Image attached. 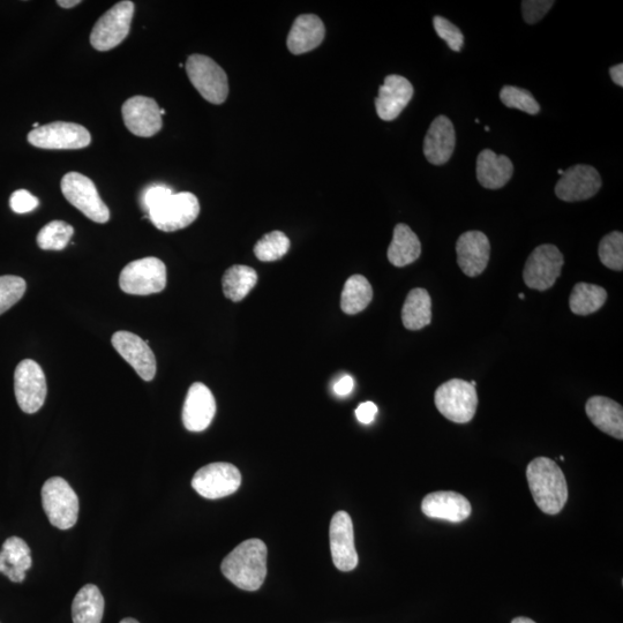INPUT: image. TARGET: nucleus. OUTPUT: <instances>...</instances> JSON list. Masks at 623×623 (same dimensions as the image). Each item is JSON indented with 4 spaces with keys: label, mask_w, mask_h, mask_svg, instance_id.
Segmentation results:
<instances>
[{
    "label": "nucleus",
    "mask_w": 623,
    "mask_h": 623,
    "mask_svg": "<svg viewBox=\"0 0 623 623\" xmlns=\"http://www.w3.org/2000/svg\"><path fill=\"white\" fill-rule=\"evenodd\" d=\"M222 573L236 587L257 591L267 576V546L260 539L245 540L222 562Z\"/></svg>",
    "instance_id": "1"
},
{
    "label": "nucleus",
    "mask_w": 623,
    "mask_h": 623,
    "mask_svg": "<svg viewBox=\"0 0 623 623\" xmlns=\"http://www.w3.org/2000/svg\"><path fill=\"white\" fill-rule=\"evenodd\" d=\"M527 479L536 505L547 515H557L567 504L568 486L559 465L547 457H537L527 468Z\"/></svg>",
    "instance_id": "2"
},
{
    "label": "nucleus",
    "mask_w": 623,
    "mask_h": 623,
    "mask_svg": "<svg viewBox=\"0 0 623 623\" xmlns=\"http://www.w3.org/2000/svg\"><path fill=\"white\" fill-rule=\"evenodd\" d=\"M42 505L49 522L60 530L74 527L79 517V498L64 478L52 477L42 487Z\"/></svg>",
    "instance_id": "3"
},
{
    "label": "nucleus",
    "mask_w": 623,
    "mask_h": 623,
    "mask_svg": "<svg viewBox=\"0 0 623 623\" xmlns=\"http://www.w3.org/2000/svg\"><path fill=\"white\" fill-rule=\"evenodd\" d=\"M434 402L440 414L456 424H467L474 419L478 407L476 387L470 382L453 379L435 392Z\"/></svg>",
    "instance_id": "4"
},
{
    "label": "nucleus",
    "mask_w": 623,
    "mask_h": 623,
    "mask_svg": "<svg viewBox=\"0 0 623 623\" xmlns=\"http://www.w3.org/2000/svg\"><path fill=\"white\" fill-rule=\"evenodd\" d=\"M119 287L127 295L159 294L167 287V267L153 257L132 261L120 273Z\"/></svg>",
    "instance_id": "5"
},
{
    "label": "nucleus",
    "mask_w": 623,
    "mask_h": 623,
    "mask_svg": "<svg viewBox=\"0 0 623 623\" xmlns=\"http://www.w3.org/2000/svg\"><path fill=\"white\" fill-rule=\"evenodd\" d=\"M191 84L209 103L220 105L228 99V75L212 58L192 55L185 64Z\"/></svg>",
    "instance_id": "6"
},
{
    "label": "nucleus",
    "mask_w": 623,
    "mask_h": 623,
    "mask_svg": "<svg viewBox=\"0 0 623 623\" xmlns=\"http://www.w3.org/2000/svg\"><path fill=\"white\" fill-rule=\"evenodd\" d=\"M134 11V3L124 0L105 12L90 34L93 48L104 52L118 47L129 36Z\"/></svg>",
    "instance_id": "7"
},
{
    "label": "nucleus",
    "mask_w": 623,
    "mask_h": 623,
    "mask_svg": "<svg viewBox=\"0 0 623 623\" xmlns=\"http://www.w3.org/2000/svg\"><path fill=\"white\" fill-rule=\"evenodd\" d=\"M60 187L65 199L89 220L100 224L109 222V208L101 199L92 179L79 172H69L63 177Z\"/></svg>",
    "instance_id": "8"
},
{
    "label": "nucleus",
    "mask_w": 623,
    "mask_h": 623,
    "mask_svg": "<svg viewBox=\"0 0 623 623\" xmlns=\"http://www.w3.org/2000/svg\"><path fill=\"white\" fill-rule=\"evenodd\" d=\"M200 214L199 200L193 193L171 194L162 204L149 210V220L164 232H175L189 227Z\"/></svg>",
    "instance_id": "9"
},
{
    "label": "nucleus",
    "mask_w": 623,
    "mask_h": 623,
    "mask_svg": "<svg viewBox=\"0 0 623 623\" xmlns=\"http://www.w3.org/2000/svg\"><path fill=\"white\" fill-rule=\"evenodd\" d=\"M565 265L564 255L557 246L544 244L536 247L525 262L523 280L530 289L545 291L553 287Z\"/></svg>",
    "instance_id": "10"
},
{
    "label": "nucleus",
    "mask_w": 623,
    "mask_h": 623,
    "mask_svg": "<svg viewBox=\"0 0 623 623\" xmlns=\"http://www.w3.org/2000/svg\"><path fill=\"white\" fill-rule=\"evenodd\" d=\"M14 392L22 411L33 415L47 399L48 386L42 367L32 359H25L14 373Z\"/></svg>",
    "instance_id": "11"
},
{
    "label": "nucleus",
    "mask_w": 623,
    "mask_h": 623,
    "mask_svg": "<svg viewBox=\"0 0 623 623\" xmlns=\"http://www.w3.org/2000/svg\"><path fill=\"white\" fill-rule=\"evenodd\" d=\"M28 142L41 149L75 150L88 147L92 137L82 125L55 122L34 129L28 134Z\"/></svg>",
    "instance_id": "12"
},
{
    "label": "nucleus",
    "mask_w": 623,
    "mask_h": 623,
    "mask_svg": "<svg viewBox=\"0 0 623 623\" xmlns=\"http://www.w3.org/2000/svg\"><path fill=\"white\" fill-rule=\"evenodd\" d=\"M242 485V475L230 463L217 462L206 465L197 471L192 479V487L201 497L215 500L236 493Z\"/></svg>",
    "instance_id": "13"
},
{
    "label": "nucleus",
    "mask_w": 623,
    "mask_h": 623,
    "mask_svg": "<svg viewBox=\"0 0 623 623\" xmlns=\"http://www.w3.org/2000/svg\"><path fill=\"white\" fill-rule=\"evenodd\" d=\"M602 187V178L594 167L588 164H577L564 171L557 185L555 194L565 202L589 200Z\"/></svg>",
    "instance_id": "14"
},
{
    "label": "nucleus",
    "mask_w": 623,
    "mask_h": 623,
    "mask_svg": "<svg viewBox=\"0 0 623 623\" xmlns=\"http://www.w3.org/2000/svg\"><path fill=\"white\" fill-rule=\"evenodd\" d=\"M329 540L335 567L341 572L354 570L358 565V553L354 523L348 513L339 512L333 516L329 527Z\"/></svg>",
    "instance_id": "15"
},
{
    "label": "nucleus",
    "mask_w": 623,
    "mask_h": 623,
    "mask_svg": "<svg viewBox=\"0 0 623 623\" xmlns=\"http://www.w3.org/2000/svg\"><path fill=\"white\" fill-rule=\"evenodd\" d=\"M122 112L127 130L137 137H154L162 130L161 108L150 97H131L123 104Z\"/></svg>",
    "instance_id": "16"
},
{
    "label": "nucleus",
    "mask_w": 623,
    "mask_h": 623,
    "mask_svg": "<svg viewBox=\"0 0 623 623\" xmlns=\"http://www.w3.org/2000/svg\"><path fill=\"white\" fill-rule=\"evenodd\" d=\"M111 342L118 354L133 367L142 380L152 381L155 378L156 358L148 342L124 330L115 333Z\"/></svg>",
    "instance_id": "17"
},
{
    "label": "nucleus",
    "mask_w": 623,
    "mask_h": 623,
    "mask_svg": "<svg viewBox=\"0 0 623 623\" xmlns=\"http://www.w3.org/2000/svg\"><path fill=\"white\" fill-rule=\"evenodd\" d=\"M216 414V401L210 389L195 382L187 393L183 408V424L190 432H202L212 424Z\"/></svg>",
    "instance_id": "18"
},
{
    "label": "nucleus",
    "mask_w": 623,
    "mask_h": 623,
    "mask_svg": "<svg viewBox=\"0 0 623 623\" xmlns=\"http://www.w3.org/2000/svg\"><path fill=\"white\" fill-rule=\"evenodd\" d=\"M457 264L469 277L484 273L490 261L491 244L489 238L480 231H468L456 243Z\"/></svg>",
    "instance_id": "19"
},
{
    "label": "nucleus",
    "mask_w": 623,
    "mask_h": 623,
    "mask_svg": "<svg viewBox=\"0 0 623 623\" xmlns=\"http://www.w3.org/2000/svg\"><path fill=\"white\" fill-rule=\"evenodd\" d=\"M412 97H414V87L408 79L401 75H388L375 99L378 116L385 122H392L407 108Z\"/></svg>",
    "instance_id": "20"
},
{
    "label": "nucleus",
    "mask_w": 623,
    "mask_h": 623,
    "mask_svg": "<svg viewBox=\"0 0 623 623\" xmlns=\"http://www.w3.org/2000/svg\"><path fill=\"white\" fill-rule=\"evenodd\" d=\"M422 510L430 519H440L460 523L472 513L470 501L462 494L450 491L433 492L426 495Z\"/></svg>",
    "instance_id": "21"
},
{
    "label": "nucleus",
    "mask_w": 623,
    "mask_h": 623,
    "mask_svg": "<svg viewBox=\"0 0 623 623\" xmlns=\"http://www.w3.org/2000/svg\"><path fill=\"white\" fill-rule=\"evenodd\" d=\"M456 134L452 120L446 116L435 118L424 140V155L431 164H446L453 156Z\"/></svg>",
    "instance_id": "22"
},
{
    "label": "nucleus",
    "mask_w": 623,
    "mask_h": 623,
    "mask_svg": "<svg viewBox=\"0 0 623 623\" xmlns=\"http://www.w3.org/2000/svg\"><path fill=\"white\" fill-rule=\"evenodd\" d=\"M326 28L317 15L303 14L295 20L288 35V48L291 54L303 55L317 49L324 42Z\"/></svg>",
    "instance_id": "23"
},
{
    "label": "nucleus",
    "mask_w": 623,
    "mask_h": 623,
    "mask_svg": "<svg viewBox=\"0 0 623 623\" xmlns=\"http://www.w3.org/2000/svg\"><path fill=\"white\" fill-rule=\"evenodd\" d=\"M514 174V165L506 155H498L491 149H484L477 159V179L489 190H499L508 184Z\"/></svg>",
    "instance_id": "24"
},
{
    "label": "nucleus",
    "mask_w": 623,
    "mask_h": 623,
    "mask_svg": "<svg viewBox=\"0 0 623 623\" xmlns=\"http://www.w3.org/2000/svg\"><path fill=\"white\" fill-rule=\"evenodd\" d=\"M585 411L597 429L615 439H623V409L619 403L609 397L594 396L585 405Z\"/></svg>",
    "instance_id": "25"
},
{
    "label": "nucleus",
    "mask_w": 623,
    "mask_h": 623,
    "mask_svg": "<svg viewBox=\"0 0 623 623\" xmlns=\"http://www.w3.org/2000/svg\"><path fill=\"white\" fill-rule=\"evenodd\" d=\"M30 553L32 552L24 539L19 537L6 539L0 551V573L9 577L11 582H24L27 570L33 565Z\"/></svg>",
    "instance_id": "26"
},
{
    "label": "nucleus",
    "mask_w": 623,
    "mask_h": 623,
    "mask_svg": "<svg viewBox=\"0 0 623 623\" xmlns=\"http://www.w3.org/2000/svg\"><path fill=\"white\" fill-rule=\"evenodd\" d=\"M420 254L422 244L415 232L407 224H397L387 252L390 264L402 268L414 264Z\"/></svg>",
    "instance_id": "27"
},
{
    "label": "nucleus",
    "mask_w": 623,
    "mask_h": 623,
    "mask_svg": "<svg viewBox=\"0 0 623 623\" xmlns=\"http://www.w3.org/2000/svg\"><path fill=\"white\" fill-rule=\"evenodd\" d=\"M103 614L104 598L100 589L94 584L85 585L73 600V623H101Z\"/></svg>",
    "instance_id": "28"
},
{
    "label": "nucleus",
    "mask_w": 623,
    "mask_h": 623,
    "mask_svg": "<svg viewBox=\"0 0 623 623\" xmlns=\"http://www.w3.org/2000/svg\"><path fill=\"white\" fill-rule=\"evenodd\" d=\"M432 321V299L425 289L409 292L402 309V322L409 330H419L429 326Z\"/></svg>",
    "instance_id": "29"
},
{
    "label": "nucleus",
    "mask_w": 623,
    "mask_h": 623,
    "mask_svg": "<svg viewBox=\"0 0 623 623\" xmlns=\"http://www.w3.org/2000/svg\"><path fill=\"white\" fill-rule=\"evenodd\" d=\"M258 274L251 267L235 265L230 267L223 276V292L232 302H240L257 285Z\"/></svg>",
    "instance_id": "30"
},
{
    "label": "nucleus",
    "mask_w": 623,
    "mask_h": 623,
    "mask_svg": "<svg viewBox=\"0 0 623 623\" xmlns=\"http://www.w3.org/2000/svg\"><path fill=\"white\" fill-rule=\"evenodd\" d=\"M607 292L599 285L589 283H577L570 294V310L576 315H589L596 313L606 303Z\"/></svg>",
    "instance_id": "31"
},
{
    "label": "nucleus",
    "mask_w": 623,
    "mask_h": 623,
    "mask_svg": "<svg viewBox=\"0 0 623 623\" xmlns=\"http://www.w3.org/2000/svg\"><path fill=\"white\" fill-rule=\"evenodd\" d=\"M373 298V289L366 277L362 275L351 276L345 282L341 298V307L344 313L349 315L358 314L370 305Z\"/></svg>",
    "instance_id": "32"
},
{
    "label": "nucleus",
    "mask_w": 623,
    "mask_h": 623,
    "mask_svg": "<svg viewBox=\"0 0 623 623\" xmlns=\"http://www.w3.org/2000/svg\"><path fill=\"white\" fill-rule=\"evenodd\" d=\"M74 235L72 225L63 221H52L37 235V245L44 251H62Z\"/></svg>",
    "instance_id": "33"
},
{
    "label": "nucleus",
    "mask_w": 623,
    "mask_h": 623,
    "mask_svg": "<svg viewBox=\"0 0 623 623\" xmlns=\"http://www.w3.org/2000/svg\"><path fill=\"white\" fill-rule=\"evenodd\" d=\"M289 249V238L281 231H273L255 244L254 254L260 261L273 262L282 259Z\"/></svg>",
    "instance_id": "34"
},
{
    "label": "nucleus",
    "mask_w": 623,
    "mask_h": 623,
    "mask_svg": "<svg viewBox=\"0 0 623 623\" xmlns=\"http://www.w3.org/2000/svg\"><path fill=\"white\" fill-rule=\"evenodd\" d=\"M599 259L602 264L615 272L623 269V235L622 232L613 231L605 236L599 243Z\"/></svg>",
    "instance_id": "35"
},
{
    "label": "nucleus",
    "mask_w": 623,
    "mask_h": 623,
    "mask_svg": "<svg viewBox=\"0 0 623 623\" xmlns=\"http://www.w3.org/2000/svg\"><path fill=\"white\" fill-rule=\"evenodd\" d=\"M500 100L507 108L521 110L532 116L540 111L539 103L527 89L505 86L501 89Z\"/></svg>",
    "instance_id": "36"
},
{
    "label": "nucleus",
    "mask_w": 623,
    "mask_h": 623,
    "mask_svg": "<svg viewBox=\"0 0 623 623\" xmlns=\"http://www.w3.org/2000/svg\"><path fill=\"white\" fill-rule=\"evenodd\" d=\"M27 284L22 277L6 275L0 276V315L9 311L11 307L24 297Z\"/></svg>",
    "instance_id": "37"
},
{
    "label": "nucleus",
    "mask_w": 623,
    "mask_h": 623,
    "mask_svg": "<svg viewBox=\"0 0 623 623\" xmlns=\"http://www.w3.org/2000/svg\"><path fill=\"white\" fill-rule=\"evenodd\" d=\"M433 26L435 32L439 35L440 39L444 40L450 49L456 52H460L464 45V36L461 29L444 17H434Z\"/></svg>",
    "instance_id": "38"
},
{
    "label": "nucleus",
    "mask_w": 623,
    "mask_h": 623,
    "mask_svg": "<svg viewBox=\"0 0 623 623\" xmlns=\"http://www.w3.org/2000/svg\"><path fill=\"white\" fill-rule=\"evenodd\" d=\"M554 5L553 0H524L522 13L525 22L530 25L537 24L542 20Z\"/></svg>",
    "instance_id": "39"
},
{
    "label": "nucleus",
    "mask_w": 623,
    "mask_h": 623,
    "mask_svg": "<svg viewBox=\"0 0 623 623\" xmlns=\"http://www.w3.org/2000/svg\"><path fill=\"white\" fill-rule=\"evenodd\" d=\"M40 201L27 190H18L11 195L10 206L14 213L27 214L39 207Z\"/></svg>",
    "instance_id": "40"
},
{
    "label": "nucleus",
    "mask_w": 623,
    "mask_h": 623,
    "mask_svg": "<svg viewBox=\"0 0 623 623\" xmlns=\"http://www.w3.org/2000/svg\"><path fill=\"white\" fill-rule=\"evenodd\" d=\"M171 194H174L167 185H153L142 193V206L145 207L147 213L150 209L159 206L165 199H168Z\"/></svg>",
    "instance_id": "41"
},
{
    "label": "nucleus",
    "mask_w": 623,
    "mask_h": 623,
    "mask_svg": "<svg viewBox=\"0 0 623 623\" xmlns=\"http://www.w3.org/2000/svg\"><path fill=\"white\" fill-rule=\"evenodd\" d=\"M378 414V407L373 402H364L356 410V417L360 423L369 425Z\"/></svg>",
    "instance_id": "42"
},
{
    "label": "nucleus",
    "mask_w": 623,
    "mask_h": 623,
    "mask_svg": "<svg viewBox=\"0 0 623 623\" xmlns=\"http://www.w3.org/2000/svg\"><path fill=\"white\" fill-rule=\"evenodd\" d=\"M354 379L350 377V375H344L339 381L334 385V392L339 396H347L354 389Z\"/></svg>",
    "instance_id": "43"
},
{
    "label": "nucleus",
    "mask_w": 623,
    "mask_h": 623,
    "mask_svg": "<svg viewBox=\"0 0 623 623\" xmlns=\"http://www.w3.org/2000/svg\"><path fill=\"white\" fill-rule=\"evenodd\" d=\"M610 74L614 84L623 87V65L618 64L611 67Z\"/></svg>",
    "instance_id": "44"
},
{
    "label": "nucleus",
    "mask_w": 623,
    "mask_h": 623,
    "mask_svg": "<svg viewBox=\"0 0 623 623\" xmlns=\"http://www.w3.org/2000/svg\"><path fill=\"white\" fill-rule=\"evenodd\" d=\"M57 4L60 7H63V9H72V7H75L79 4H81L80 0H62V2H57Z\"/></svg>",
    "instance_id": "45"
},
{
    "label": "nucleus",
    "mask_w": 623,
    "mask_h": 623,
    "mask_svg": "<svg viewBox=\"0 0 623 623\" xmlns=\"http://www.w3.org/2000/svg\"><path fill=\"white\" fill-rule=\"evenodd\" d=\"M512 623H536L534 620H531L529 618H524V617H519V618H515Z\"/></svg>",
    "instance_id": "46"
},
{
    "label": "nucleus",
    "mask_w": 623,
    "mask_h": 623,
    "mask_svg": "<svg viewBox=\"0 0 623 623\" xmlns=\"http://www.w3.org/2000/svg\"><path fill=\"white\" fill-rule=\"evenodd\" d=\"M119 623H139V621L132 619V618H126L122 621H120Z\"/></svg>",
    "instance_id": "47"
},
{
    "label": "nucleus",
    "mask_w": 623,
    "mask_h": 623,
    "mask_svg": "<svg viewBox=\"0 0 623 623\" xmlns=\"http://www.w3.org/2000/svg\"><path fill=\"white\" fill-rule=\"evenodd\" d=\"M558 174H559L560 176L564 175V170L559 169V170H558Z\"/></svg>",
    "instance_id": "48"
},
{
    "label": "nucleus",
    "mask_w": 623,
    "mask_h": 623,
    "mask_svg": "<svg viewBox=\"0 0 623 623\" xmlns=\"http://www.w3.org/2000/svg\"><path fill=\"white\" fill-rule=\"evenodd\" d=\"M485 131H487V132L491 131L490 127H489V126H486V127H485Z\"/></svg>",
    "instance_id": "49"
},
{
    "label": "nucleus",
    "mask_w": 623,
    "mask_h": 623,
    "mask_svg": "<svg viewBox=\"0 0 623 623\" xmlns=\"http://www.w3.org/2000/svg\"><path fill=\"white\" fill-rule=\"evenodd\" d=\"M520 298H521V299H524V298H525V296H524L523 294H521V295H520Z\"/></svg>",
    "instance_id": "50"
}]
</instances>
